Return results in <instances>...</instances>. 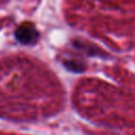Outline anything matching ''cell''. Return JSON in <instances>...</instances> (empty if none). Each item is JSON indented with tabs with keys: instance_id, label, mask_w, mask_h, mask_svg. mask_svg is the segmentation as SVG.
Returning <instances> with one entry per match:
<instances>
[{
	"instance_id": "6da1fadb",
	"label": "cell",
	"mask_w": 135,
	"mask_h": 135,
	"mask_svg": "<svg viewBox=\"0 0 135 135\" xmlns=\"http://www.w3.org/2000/svg\"><path fill=\"white\" fill-rule=\"evenodd\" d=\"M14 36H15L16 40L18 42H20L21 44L28 45V44L36 43V41L39 37V33L36 31L34 25H32L30 23H24L16 28Z\"/></svg>"
}]
</instances>
